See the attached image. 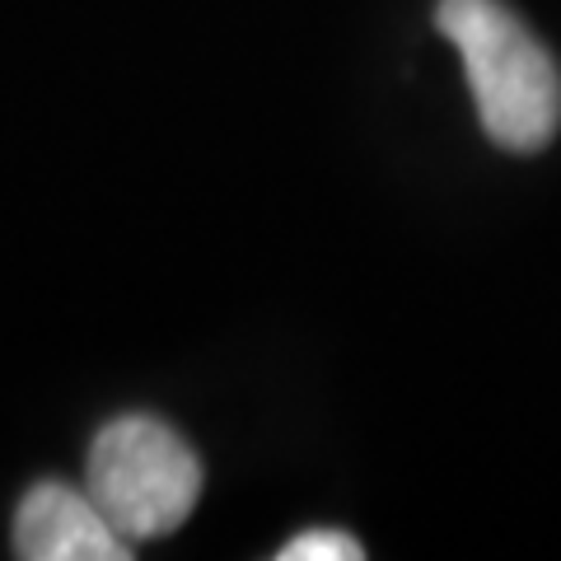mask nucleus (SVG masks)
Listing matches in <instances>:
<instances>
[{"label": "nucleus", "instance_id": "nucleus-1", "mask_svg": "<svg viewBox=\"0 0 561 561\" xmlns=\"http://www.w3.org/2000/svg\"><path fill=\"white\" fill-rule=\"evenodd\" d=\"M440 33L459 47L482 127L501 150L534 154L561 127V70L501 0H440Z\"/></svg>", "mask_w": 561, "mask_h": 561}, {"label": "nucleus", "instance_id": "nucleus-2", "mask_svg": "<svg viewBox=\"0 0 561 561\" xmlns=\"http://www.w3.org/2000/svg\"><path fill=\"white\" fill-rule=\"evenodd\" d=\"M84 491L103 519L136 548V542L173 534L192 515L202 496V463L164 421L117 416L90 445Z\"/></svg>", "mask_w": 561, "mask_h": 561}, {"label": "nucleus", "instance_id": "nucleus-3", "mask_svg": "<svg viewBox=\"0 0 561 561\" xmlns=\"http://www.w3.org/2000/svg\"><path fill=\"white\" fill-rule=\"evenodd\" d=\"M14 552L24 561H127L131 542L103 519L90 491L38 482L14 511Z\"/></svg>", "mask_w": 561, "mask_h": 561}, {"label": "nucleus", "instance_id": "nucleus-4", "mask_svg": "<svg viewBox=\"0 0 561 561\" xmlns=\"http://www.w3.org/2000/svg\"><path fill=\"white\" fill-rule=\"evenodd\" d=\"M280 561H360L365 548L351 534H337V529H313V534H300L290 538L286 548L276 552Z\"/></svg>", "mask_w": 561, "mask_h": 561}]
</instances>
